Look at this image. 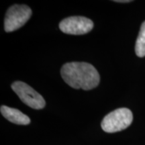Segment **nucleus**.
I'll return each instance as SVG.
<instances>
[{"instance_id": "obj_1", "label": "nucleus", "mask_w": 145, "mask_h": 145, "mask_svg": "<svg viewBox=\"0 0 145 145\" xmlns=\"http://www.w3.org/2000/svg\"><path fill=\"white\" fill-rule=\"evenodd\" d=\"M61 75L67 84L76 89H93L98 86L100 81L97 70L86 62L65 63L61 67Z\"/></svg>"}, {"instance_id": "obj_2", "label": "nucleus", "mask_w": 145, "mask_h": 145, "mask_svg": "<svg viewBox=\"0 0 145 145\" xmlns=\"http://www.w3.org/2000/svg\"><path fill=\"white\" fill-rule=\"evenodd\" d=\"M133 115L128 108H118L109 113L101 121V126L104 132L114 133L122 131L132 124Z\"/></svg>"}, {"instance_id": "obj_3", "label": "nucleus", "mask_w": 145, "mask_h": 145, "mask_svg": "<svg viewBox=\"0 0 145 145\" xmlns=\"http://www.w3.org/2000/svg\"><path fill=\"white\" fill-rule=\"evenodd\" d=\"M32 14V10L26 5L15 4L11 6L5 16V31L11 32L20 28L29 20Z\"/></svg>"}, {"instance_id": "obj_4", "label": "nucleus", "mask_w": 145, "mask_h": 145, "mask_svg": "<svg viewBox=\"0 0 145 145\" xmlns=\"http://www.w3.org/2000/svg\"><path fill=\"white\" fill-rule=\"evenodd\" d=\"M12 89L24 104L30 108L41 110L46 106V101L42 96L26 83L15 81L12 84Z\"/></svg>"}, {"instance_id": "obj_5", "label": "nucleus", "mask_w": 145, "mask_h": 145, "mask_svg": "<svg viewBox=\"0 0 145 145\" xmlns=\"http://www.w3.org/2000/svg\"><path fill=\"white\" fill-rule=\"evenodd\" d=\"M94 26L90 19L83 16H71L65 18L59 24L63 33L71 35H83L91 31Z\"/></svg>"}, {"instance_id": "obj_6", "label": "nucleus", "mask_w": 145, "mask_h": 145, "mask_svg": "<svg viewBox=\"0 0 145 145\" xmlns=\"http://www.w3.org/2000/svg\"><path fill=\"white\" fill-rule=\"evenodd\" d=\"M0 111L2 116L10 122L19 125H28L30 123V119L17 109L1 106Z\"/></svg>"}, {"instance_id": "obj_7", "label": "nucleus", "mask_w": 145, "mask_h": 145, "mask_svg": "<svg viewBox=\"0 0 145 145\" xmlns=\"http://www.w3.org/2000/svg\"><path fill=\"white\" fill-rule=\"evenodd\" d=\"M135 52L138 57H145V21L142 24L135 45Z\"/></svg>"}, {"instance_id": "obj_8", "label": "nucleus", "mask_w": 145, "mask_h": 145, "mask_svg": "<svg viewBox=\"0 0 145 145\" xmlns=\"http://www.w3.org/2000/svg\"><path fill=\"white\" fill-rule=\"evenodd\" d=\"M116 1V2H119V3H128V2H131V1H128V0H116V1Z\"/></svg>"}]
</instances>
